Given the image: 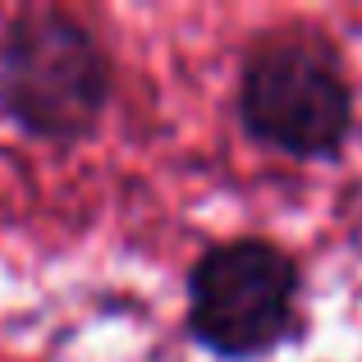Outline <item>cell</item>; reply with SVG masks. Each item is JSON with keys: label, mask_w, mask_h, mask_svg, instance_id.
Returning a JSON list of instances; mask_svg holds the SVG:
<instances>
[{"label": "cell", "mask_w": 362, "mask_h": 362, "mask_svg": "<svg viewBox=\"0 0 362 362\" xmlns=\"http://www.w3.org/2000/svg\"><path fill=\"white\" fill-rule=\"evenodd\" d=\"M234 106L247 138L293 160H335L358 124L344 51L303 18L247 42Z\"/></svg>", "instance_id": "1"}, {"label": "cell", "mask_w": 362, "mask_h": 362, "mask_svg": "<svg viewBox=\"0 0 362 362\" xmlns=\"http://www.w3.org/2000/svg\"><path fill=\"white\" fill-rule=\"evenodd\" d=\"M110 92V51L78 14L33 5L0 28V115L23 138H92L106 119Z\"/></svg>", "instance_id": "2"}, {"label": "cell", "mask_w": 362, "mask_h": 362, "mask_svg": "<svg viewBox=\"0 0 362 362\" xmlns=\"http://www.w3.org/2000/svg\"><path fill=\"white\" fill-rule=\"evenodd\" d=\"M303 266L262 234L221 239L184 275V330L221 362H257L303 335Z\"/></svg>", "instance_id": "3"}]
</instances>
